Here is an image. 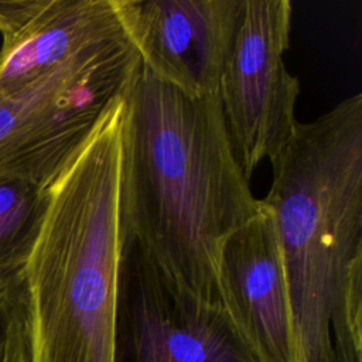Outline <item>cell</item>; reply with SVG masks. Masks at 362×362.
<instances>
[{
    "instance_id": "1",
    "label": "cell",
    "mask_w": 362,
    "mask_h": 362,
    "mask_svg": "<svg viewBox=\"0 0 362 362\" xmlns=\"http://www.w3.org/2000/svg\"><path fill=\"white\" fill-rule=\"evenodd\" d=\"M124 105L126 239L177 284L221 303L223 246L263 204L239 165L218 92L184 95L140 62Z\"/></svg>"
},
{
    "instance_id": "2",
    "label": "cell",
    "mask_w": 362,
    "mask_h": 362,
    "mask_svg": "<svg viewBox=\"0 0 362 362\" xmlns=\"http://www.w3.org/2000/svg\"><path fill=\"white\" fill-rule=\"evenodd\" d=\"M262 199L284 266L298 362H362V93L296 129Z\"/></svg>"
},
{
    "instance_id": "3",
    "label": "cell",
    "mask_w": 362,
    "mask_h": 362,
    "mask_svg": "<svg viewBox=\"0 0 362 362\" xmlns=\"http://www.w3.org/2000/svg\"><path fill=\"white\" fill-rule=\"evenodd\" d=\"M124 98H117L48 187L25 264L33 362H113L126 243L120 184Z\"/></svg>"
},
{
    "instance_id": "4",
    "label": "cell",
    "mask_w": 362,
    "mask_h": 362,
    "mask_svg": "<svg viewBox=\"0 0 362 362\" xmlns=\"http://www.w3.org/2000/svg\"><path fill=\"white\" fill-rule=\"evenodd\" d=\"M140 68L126 37L99 42L28 86L0 93V177L49 187Z\"/></svg>"
},
{
    "instance_id": "5",
    "label": "cell",
    "mask_w": 362,
    "mask_h": 362,
    "mask_svg": "<svg viewBox=\"0 0 362 362\" xmlns=\"http://www.w3.org/2000/svg\"><path fill=\"white\" fill-rule=\"evenodd\" d=\"M293 4L290 0H240L222 66L218 96L245 175L274 158L296 124L298 78L287 69Z\"/></svg>"
},
{
    "instance_id": "6",
    "label": "cell",
    "mask_w": 362,
    "mask_h": 362,
    "mask_svg": "<svg viewBox=\"0 0 362 362\" xmlns=\"http://www.w3.org/2000/svg\"><path fill=\"white\" fill-rule=\"evenodd\" d=\"M113 362H257L222 303L177 284L126 239Z\"/></svg>"
},
{
    "instance_id": "7",
    "label": "cell",
    "mask_w": 362,
    "mask_h": 362,
    "mask_svg": "<svg viewBox=\"0 0 362 362\" xmlns=\"http://www.w3.org/2000/svg\"><path fill=\"white\" fill-rule=\"evenodd\" d=\"M126 38L158 81L198 98L218 92L240 0H113Z\"/></svg>"
},
{
    "instance_id": "8",
    "label": "cell",
    "mask_w": 362,
    "mask_h": 362,
    "mask_svg": "<svg viewBox=\"0 0 362 362\" xmlns=\"http://www.w3.org/2000/svg\"><path fill=\"white\" fill-rule=\"evenodd\" d=\"M219 291L257 362H298L280 245L264 205L225 243Z\"/></svg>"
},
{
    "instance_id": "9",
    "label": "cell",
    "mask_w": 362,
    "mask_h": 362,
    "mask_svg": "<svg viewBox=\"0 0 362 362\" xmlns=\"http://www.w3.org/2000/svg\"><path fill=\"white\" fill-rule=\"evenodd\" d=\"M126 37L113 0H42L0 47V93H14L83 49Z\"/></svg>"
},
{
    "instance_id": "10",
    "label": "cell",
    "mask_w": 362,
    "mask_h": 362,
    "mask_svg": "<svg viewBox=\"0 0 362 362\" xmlns=\"http://www.w3.org/2000/svg\"><path fill=\"white\" fill-rule=\"evenodd\" d=\"M48 205V187L0 177V274L25 269Z\"/></svg>"
},
{
    "instance_id": "11",
    "label": "cell",
    "mask_w": 362,
    "mask_h": 362,
    "mask_svg": "<svg viewBox=\"0 0 362 362\" xmlns=\"http://www.w3.org/2000/svg\"><path fill=\"white\" fill-rule=\"evenodd\" d=\"M31 307L24 269L0 274V362H33Z\"/></svg>"
}]
</instances>
